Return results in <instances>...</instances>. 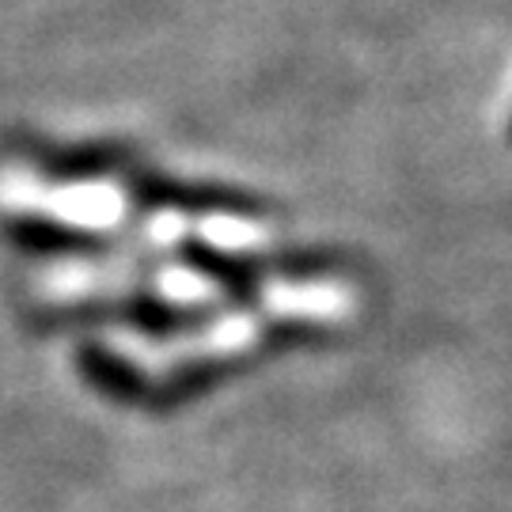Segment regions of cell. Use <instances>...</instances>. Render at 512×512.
Returning a JSON list of instances; mask_svg holds the SVG:
<instances>
[{
	"mask_svg": "<svg viewBox=\"0 0 512 512\" xmlns=\"http://www.w3.org/2000/svg\"><path fill=\"white\" fill-rule=\"evenodd\" d=\"M220 319V308L213 304H183L167 300L160 293H126V296H88L69 304H42L31 311V323L38 330H84V327H122L141 330L152 342L171 338H194L209 330Z\"/></svg>",
	"mask_w": 512,
	"mask_h": 512,
	"instance_id": "6da1fadb",
	"label": "cell"
},
{
	"mask_svg": "<svg viewBox=\"0 0 512 512\" xmlns=\"http://www.w3.org/2000/svg\"><path fill=\"white\" fill-rule=\"evenodd\" d=\"M126 194L141 213L152 209H175L186 217H236V220H266L274 217V205L258 194L217 183H183L164 171H126Z\"/></svg>",
	"mask_w": 512,
	"mask_h": 512,
	"instance_id": "7a4b0ae2",
	"label": "cell"
},
{
	"mask_svg": "<svg viewBox=\"0 0 512 512\" xmlns=\"http://www.w3.org/2000/svg\"><path fill=\"white\" fill-rule=\"evenodd\" d=\"M16 156L50 183H88L129 164V145L118 141H76L57 145L46 137H16Z\"/></svg>",
	"mask_w": 512,
	"mask_h": 512,
	"instance_id": "3957f363",
	"label": "cell"
},
{
	"mask_svg": "<svg viewBox=\"0 0 512 512\" xmlns=\"http://www.w3.org/2000/svg\"><path fill=\"white\" fill-rule=\"evenodd\" d=\"M175 258L183 262L186 270H194L198 277H205L209 285H217L224 304L236 311H255L262 304V258L258 255H236V251H220L213 243H205L198 236L179 239Z\"/></svg>",
	"mask_w": 512,
	"mask_h": 512,
	"instance_id": "277c9868",
	"label": "cell"
},
{
	"mask_svg": "<svg viewBox=\"0 0 512 512\" xmlns=\"http://www.w3.org/2000/svg\"><path fill=\"white\" fill-rule=\"evenodd\" d=\"M0 232L8 236L12 247L42 258H103L114 251V236H107V232L80 228V224H69V220L38 217V213L4 217Z\"/></svg>",
	"mask_w": 512,
	"mask_h": 512,
	"instance_id": "5b68a950",
	"label": "cell"
},
{
	"mask_svg": "<svg viewBox=\"0 0 512 512\" xmlns=\"http://www.w3.org/2000/svg\"><path fill=\"white\" fill-rule=\"evenodd\" d=\"M258 349L251 353H205V357H190L183 365H175L167 376L152 380V391H148L145 410H156V414H167V410H179V406L194 403L209 395L213 387H220L224 380H232L239 372L255 365Z\"/></svg>",
	"mask_w": 512,
	"mask_h": 512,
	"instance_id": "8992f818",
	"label": "cell"
},
{
	"mask_svg": "<svg viewBox=\"0 0 512 512\" xmlns=\"http://www.w3.org/2000/svg\"><path fill=\"white\" fill-rule=\"evenodd\" d=\"M76 372L84 384H92L99 395H107L118 406H145L152 391V376L141 365H133L118 349L103 342H80L76 346Z\"/></svg>",
	"mask_w": 512,
	"mask_h": 512,
	"instance_id": "52a82bcc",
	"label": "cell"
},
{
	"mask_svg": "<svg viewBox=\"0 0 512 512\" xmlns=\"http://www.w3.org/2000/svg\"><path fill=\"white\" fill-rule=\"evenodd\" d=\"M262 258V274L289 281V285H311V281H330L346 277V258L334 251H315V247H296V251H274Z\"/></svg>",
	"mask_w": 512,
	"mask_h": 512,
	"instance_id": "ba28073f",
	"label": "cell"
},
{
	"mask_svg": "<svg viewBox=\"0 0 512 512\" xmlns=\"http://www.w3.org/2000/svg\"><path fill=\"white\" fill-rule=\"evenodd\" d=\"M338 338V327H330L323 319H308V315H281L262 327V346L258 353H289V349H311L330 346Z\"/></svg>",
	"mask_w": 512,
	"mask_h": 512,
	"instance_id": "9c48e42d",
	"label": "cell"
}]
</instances>
